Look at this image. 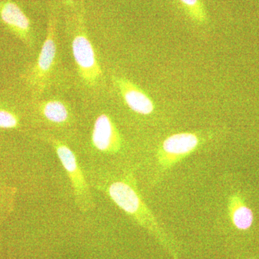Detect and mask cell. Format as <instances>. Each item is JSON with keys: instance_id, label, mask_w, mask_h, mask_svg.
<instances>
[{"instance_id": "7", "label": "cell", "mask_w": 259, "mask_h": 259, "mask_svg": "<svg viewBox=\"0 0 259 259\" xmlns=\"http://www.w3.org/2000/svg\"><path fill=\"white\" fill-rule=\"evenodd\" d=\"M0 18L27 45L32 44L31 24L23 10L14 2L6 0L0 3Z\"/></svg>"}, {"instance_id": "2", "label": "cell", "mask_w": 259, "mask_h": 259, "mask_svg": "<svg viewBox=\"0 0 259 259\" xmlns=\"http://www.w3.org/2000/svg\"><path fill=\"white\" fill-rule=\"evenodd\" d=\"M71 49L80 79L86 86H96L102 78V70L85 25L83 9L71 16Z\"/></svg>"}, {"instance_id": "3", "label": "cell", "mask_w": 259, "mask_h": 259, "mask_svg": "<svg viewBox=\"0 0 259 259\" xmlns=\"http://www.w3.org/2000/svg\"><path fill=\"white\" fill-rule=\"evenodd\" d=\"M57 19L51 13L48 23L47 37L42 44L36 62L29 74V83L38 95L44 93L50 83L57 54Z\"/></svg>"}, {"instance_id": "9", "label": "cell", "mask_w": 259, "mask_h": 259, "mask_svg": "<svg viewBox=\"0 0 259 259\" xmlns=\"http://www.w3.org/2000/svg\"><path fill=\"white\" fill-rule=\"evenodd\" d=\"M228 212L232 223L239 230H247L253 224V214L251 209L243 204L238 195L231 196L228 201Z\"/></svg>"}, {"instance_id": "13", "label": "cell", "mask_w": 259, "mask_h": 259, "mask_svg": "<svg viewBox=\"0 0 259 259\" xmlns=\"http://www.w3.org/2000/svg\"><path fill=\"white\" fill-rule=\"evenodd\" d=\"M61 1L66 7L73 6L74 3V0H61Z\"/></svg>"}, {"instance_id": "1", "label": "cell", "mask_w": 259, "mask_h": 259, "mask_svg": "<svg viewBox=\"0 0 259 259\" xmlns=\"http://www.w3.org/2000/svg\"><path fill=\"white\" fill-rule=\"evenodd\" d=\"M107 192L117 207L149 231L162 244L171 248L168 234L144 202L132 177L127 176L122 180L112 182L107 187Z\"/></svg>"}, {"instance_id": "12", "label": "cell", "mask_w": 259, "mask_h": 259, "mask_svg": "<svg viewBox=\"0 0 259 259\" xmlns=\"http://www.w3.org/2000/svg\"><path fill=\"white\" fill-rule=\"evenodd\" d=\"M19 125L18 117L13 112L0 110V128H15Z\"/></svg>"}, {"instance_id": "4", "label": "cell", "mask_w": 259, "mask_h": 259, "mask_svg": "<svg viewBox=\"0 0 259 259\" xmlns=\"http://www.w3.org/2000/svg\"><path fill=\"white\" fill-rule=\"evenodd\" d=\"M204 143L197 133L182 132L167 137L160 145L156 153L161 171L171 169L181 161L195 152Z\"/></svg>"}, {"instance_id": "8", "label": "cell", "mask_w": 259, "mask_h": 259, "mask_svg": "<svg viewBox=\"0 0 259 259\" xmlns=\"http://www.w3.org/2000/svg\"><path fill=\"white\" fill-rule=\"evenodd\" d=\"M112 79L131 110L142 115H148L154 111L152 100L137 85L128 79L118 76H113Z\"/></svg>"}, {"instance_id": "10", "label": "cell", "mask_w": 259, "mask_h": 259, "mask_svg": "<svg viewBox=\"0 0 259 259\" xmlns=\"http://www.w3.org/2000/svg\"><path fill=\"white\" fill-rule=\"evenodd\" d=\"M42 116L52 123L63 125L70 118V112L64 102L57 100L42 102L40 107Z\"/></svg>"}, {"instance_id": "5", "label": "cell", "mask_w": 259, "mask_h": 259, "mask_svg": "<svg viewBox=\"0 0 259 259\" xmlns=\"http://www.w3.org/2000/svg\"><path fill=\"white\" fill-rule=\"evenodd\" d=\"M51 142L69 177L76 204L83 212L88 211L93 207V197L76 155L69 146L59 140L51 139Z\"/></svg>"}, {"instance_id": "6", "label": "cell", "mask_w": 259, "mask_h": 259, "mask_svg": "<svg viewBox=\"0 0 259 259\" xmlns=\"http://www.w3.org/2000/svg\"><path fill=\"white\" fill-rule=\"evenodd\" d=\"M92 142L99 151L109 154L117 153L122 148V136L111 117L107 114H101L95 120Z\"/></svg>"}, {"instance_id": "11", "label": "cell", "mask_w": 259, "mask_h": 259, "mask_svg": "<svg viewBox=\"0 0 259 259\" xmlns=\"http://www.w3.org/2000/svg\"><path fill=\"white\" fill-rule=\"evenodd\" d=\"M186 13L196 23L202 25L207 22V15L202 0H180Z\"/></svg>"}]
</instances>
